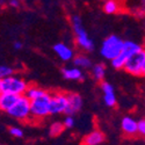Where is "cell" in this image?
Returning a JSON list of instances; mask_svg holds the SVG:
<instances>
[{
  "label": "cell",
  "mask_w": 145,
  "mask_h": 145,
  "mask_svg": "<svg viewBox=\"0 0 145 145\" xmlns=\"http://www.w3.org/2000/svg\"><path fill=\"white\" fill-rule=\"evenodd\" d=\"M74 123H76V121L73 118V116H70V115H66V117L64 118L63 121V124L66 129H71V128H73L74 127Z\"/></svg>",
  "instance_id": "obj_23"
},
{
  "label": "cell",
  "mask_w": 145,
  "mask_h": 145,
  "mask_svg": "<svg viewBox=\"0 0 145 145\" xmlns=\"http://www.w3.org/2000/svg\"><path fill=\"white\" fill-rule=\"evenodd\" d=\"M100 87H101V91L103 93L105 105L108 107H115L117 103V100H116V95H115V91H114L113 85L108 81H102Z\"/></svg>",
  "instance_id": "obj_10"
},
{
  "label": "cell",
  "mask_w": 145,
  "mask_h": 145,
  "mask_svg": "<svg viewBox=\"0 0 145 145\" xmlns=\"http://www.w3.org/2000/svg\"><path fill=\"white\" fill-rule=\"evenodd\" d=\"M138 135L145 137V118L138 121Z\"/></svg>",
  "instance_id": "obj_24"
},
{
  "label": "cell",
  "mask_w": 145,
  "mask_h": 145,
  "mask_svg": "<svg viewBox=\"0 0 145 145\" xmlns=\"http://www.w3.org/2000/svg\"><path fill=\"white\" fill-rule=\"evenodd\" d=\"M73 65L80 70H84V69H89V67H93L92 66V60L84 54H79V55H76L74 59H73Z\"/></svg>",
  "instance_id": "obj_16"
},
{
  "label": "cell",
  "mask_w": 145,
  "mask_h": 145,
  "mask_svg": "<svg viewBox=\"0 0 145 145\" xmlns=\"http://www.w3.org/2000/svg\"><path fill=\"white\" fill-rule=\"evenodd\" d=\"M106 76V66L103 64H95L92 67V77L96 81H103Z\"/></svg>",
  "instance_id": "obj_19"
},
{
  "label": "cell",
  "mask_w": 145,
  "mask_h": 145,
  "mask_svg": "<svg viewBox=\"0 0 145 145\" xmlns=\"http://www.w3.org/2000/svg\"><path fill=\"white\" fill-rule=\"evenodd\" d=\"M142 76H144L145 77V63H144V67H143V74Z\"/></svg>",
  "instance_id": "obj_27"
},
{
  "label": "cell",
  "mask_w": 145,
  "mask_h": 145,
  "mask_svg": "<svg viewBox=\"0 0 145 145\" xmlns=\"http://www.w3.org/2000/svg\"><path fill=\"white\" fill-rule=\"evenodd\" d=\"M50 101L51 94L46 93L41 98L30 101L31 102V117L34 118H44L50 115Z\"/></svg>",
  "instance_id": "obj_6"
},
{
  "label": "cell",
  "mask_w": 145,
  "mask_h": 145,
  "mask_svg": "<svg viewBox=\"0 0 145 145\" xmlns=\"http://www.w3.org/2000/svg\"><path fill=\"white\" fill-rule=\"evenodd\" d=\"M144 63H145V49H143L142 51H139L135 55H132L128 59V62L123 70L132 76H142Z\"/></svg>",
  "instance_id": "obj_7"
},
{
  "label": "cell",
  "mask_w": 145,
  "mask_h": 145,
  "mask_svg": "<svg viewBox=\"0 0 145 145\" xmlns=\"http://www.w3.org/2000/svg\"><path fill=\"white\" fill-rule=\"evenodd\" d=\"M121 129L124 135L132 137L138 134V121H136L132 116H124L121 121Z\"/></svg>",
  "instance_id": "obj_12"
},
{
  "label": "cell",
  "mask_w": 145,
  "mask_h": 145,
  "mask_svg": "<svg viewBox=\"0 0 145 145\" xmlns=\"http://www.w3.org/2000/svg\"><path fill=\"white\" fill-rule=\"evenodd\" d=\"M48 92L45 91V89H43V88H41V87H37V86H29V88L27 89V92H26V96L30 100V101H33V100H36V99H39V98H41V96H43V95H45Z\"/></svg>",
  "instance_id": "obj_17"
},
{
  "label": "cell",
  "mask_w": 145,
  "mask_h": 145,
  "mask_svg": "<svg viewBox=\"0 0 145 145\" xmlns=\"http://www.w3.org/2000/svg\"><path fill=\"white\" fill-rule=\"evenodd\" d=\"M62 74L66 80H72V81H84V79H85V74H84L82 70L76 66L62 69Z\"/></svg>",
  "instance_id": "obj_14"
},
{
  "label": "cell",
  "mask_w": 145,
  "mask_h": 145,
  "mask_svg": "<svg viewBox=\"0 0 145 145\" xmlns=\"http://www.w3.org/2000/svg\"><path fill=\"white\" fill-rule=\"evenodd\" d=\"M143 50V48L139 43L135 42V41H124V44H123V49H122V52H121L114 60H112V66L116 70H120V69H124L128 59L139 51Z\"/></svg>",
  "instance_id": "obj_4"
},
{
  "label": "cell",
  "mask_w": 145,
  "mask_h": 145,
  "mask_svg": "<svg viewBox=\"0 0 145 145\" xmlns=\"http://www.w3.org/2000/svg\"><path fill=\"white\" fill-rule=\"evenodd\" d=\"M12 76H14V69L8 65H1V67H0V79L8 78Z\"/></svg>",
  "instance_id": "obj_21"
},
{
  "label": "cell",
  "mask_w": 145,
  "mask_h": 145,
  "mask_svg": "<svg viewBox=\"0 0 145 145\" xmlns=\"http://www.w3.org/2000/svg\"><path fill=\"white\" fill-rule=\"evenodd\" d=\"M29 88L27 81L20 76H12L8 78L0 79V93L1 94H12L22 96L26 94Z\"/></svg>",
  "instance_id": "obj_2"
},
{
  "label": "cell",
  "mask_w": 145,
  "mask_h": 145,
  "mask_svg": "<svg viewBox=\"0 0 145 145\" xmlns=\"http://www.w3.org/2000/svg\"><path fill=\"white\" fill-rule=\"evenodd\" d=\"M7 115L19 121H27L31 116V102L26 95L20 96L19 101L7 112Z\"/></svg>",
  "instance_id": "obj_5"
},
{
  "label": "cell",
  "mask_w": 145,
  "mask_h": 145,
  "mask_svg": "<svg viewBox=\"0 0 145 145\" xmlns=\"http://www.w3.org/2000/svg\"><path fill=\"white\" fill-rule=\"evenodd\" d=\"M105 142V135L100 130H93L82 138L81 145H100Z\"/></svg>",
  "instance_id": "obj_13"
},
{
  "label": "cell",
  "mask_w": 145,
  "mask_h": 145,
  "mask_svg": "<svg viewBox=\"0 0 145 145\" xmlns=\"http://www.w3.org/2000/svg\"><path fill=\"white\" fill-rule=\"evenodd\" d=\"M20 99L18 95H12V94H0V108L3 112H8L12 107H13Z\"/></svg>",
  "instance_id": "obj_15"
},
{
  "label": "cell",
  "mask_w": 145,
  "mask_h": 145,
  "mask_svg": "<svg viewBox=\"0 0 145 145\" xmlns=\"http://www.w3.org/2000/svg\"><path fill=\"white\" fill-rule=\"evenodd\" d=\"M123 44L124 41L121 37H118L117 35H109L101 43L100 54L105 59H108L112 62L122 52Z\"/></svg>",
  "instance_id": "obj_3"
},
{
  "label": "cell",
  "mask_w": 145,
  "mask_h": 145,
  "mask_svg": "<svg viewBox=\"0 0 145 145\" xmlns=\"http://www.w3.org/2000/svg\"><path fill=\"white\" fill-rule=\"evenodd\" d=\"M54 51L58 56V58L60 60H63V62H70V60H73L76 57L73 49H71L69 45L62 42L54 45Z\"/></svg>",
  "instance_id": "obj_11"
},
{
  "label": "cell",
  "mask_w": 145,
  "mask_h": 145,
  "mask_svg": "<svg viewBox=\"0 0 145 145\" xmlns=\"http://www.w3.org/2000/svg\"><path fill=\"white\" fill-rule=\"evenodd\" d=\"M67 94L63 92H56L51 94V101H50V114L51 115H59L65 114L67 109Z\"/></svg>",
  "instance_id": "obj_8"
},
{
  "label": "cell",
  "mask_w": 145,
  "mask_h": 145,
  "mask_svg": "<svg viewBox=\"0 0 145 145\" xmlns=\"http://www.w3.org/2000/svg\"><path fill=\"white\" fill-rule=\"evenodd\" d=\"M13 46H14V49L15 50H21L22 49V46H23V44L21 43V42H14V44H13Z\"/></svg>",
  "instance_id": "obj_26"
},
{
  "label": "cell",
  "mask_w": 145,
  "mask_h": 145,
  "mask_svg": "<svg viewBox=\"0 0 145 145\" xmlns=\"http://www.w3.org/2000/svg\"><path fill=\"white\" fill-rule=\"evenodd\" d=\"M70 22H71L72 30H73V34H74L77 45L80 48V49H82L84 51H87V52L93 51L94 50V42L88 36L85 27H84L81 18L78 14H73L70 18Z\"/></svg>",
  "instance_id": "obj_1"
},
{
  "label": "cell",
  "mask_w": 145,
  "mask_h": 145,
  "mask_svg": "<svg viewBox=\"0 0 145 145\" xmlns=\"http://www.w3.org/2000/svg\"><path fill=\"white\" fill-rule=\"evenodd\" d=\"M8 132H9L10 136H13V137H15V138H21V137H23V131H22V129L19 128V127H10V128L8 129Z\"/></svg>",
  "instance_id": "obj_22"
},
{
  "label": "cell",
  "mask_w": 145,
  "mask_h": 145,
  "mask_svg": "<svg viewBox=\"0 0 145 145\" xmlns=\"http://www.w3.org/2000/svg\"><path fill=\"white\" fill-rule=\"evenodd\" d=\"M64 129H65V127L62 122H54L49 128V134L51 137H57L62 134Z\"/></svg>",
  "instance_id": "obj_20"
},
{
  "label": "cell",
  "mask_w": 145,
  "mask_h": 145,
  "mask_svg": "<svg viewBox=\"0 0 145 145\" xmlns=\"http://www.w3.org/2000/svg\"><path fill=\"white\" fill-rule=\"evenodd\" d=\"M67 100H69V103H67V109L65 114L73 116L74 114L79 113L84 105L81 95L78 93H67Z\"/></svg>",
  "instance_id": "obj_9"
},
{
  "label": "cell",
  "mask_w": 145,
  "mask_h": 145,
  "mask_svg": "<svg viewBox=\"0 0 145 145\" xmlns=\"http://www.w3.org/2000/svg\"><path fill=\"white\" fill-rule=\"evenodd\" d=\"M7 5H8V6H10V7H14V8H18V7H20L21 3L19 1V0H9V1L7 3Z\"/></svg>",
  "instance_id": "obj_25"
},
{
  "label": "cell",
  "mask_w": 145,
  "mask_h": 145,
  "mask_svg": "<svg viewBox=\"0 0 145 145\" xmlns=\"http://www.w3.org/2000/svg\"><path fill=\"white\" fill-rule=\"evenodd\" d=\"M103 10L107 14H117L121 10V4L115 0H107L103 4Z\"/></svg>",
  "instance_id": "obj_18"
}]
</instances>
